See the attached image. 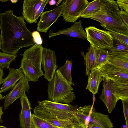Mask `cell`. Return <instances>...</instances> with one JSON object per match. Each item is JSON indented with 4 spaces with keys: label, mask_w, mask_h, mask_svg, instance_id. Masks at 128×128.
Instances as JSON below:
<instances>
[{
    "label": "cell",
    "mask_w": 128,
    "mask_h": 128,
    "mask_svg": "<svg viewBox=\"0 0 128 128\" xmlns=\"http://www.w3.org/2000/svg\"><path fill=\"white\" fill-rule=\"evenodd\" d=\"M9 69L8 74L4 79L3 84L0 88V93H1L13 88L17 82L24 75L22 69L20 67L17 69L14 68H10Z\"/></svg>",
    "instance_id": "cell-17"
},
{
    "label": "cell",
    "mask_w": 128,
    "mask_h": 128,
    "mask_svg": "<svg viewBox=\"0 0 128 128\" xmlns=\"http://www.w3.org/2000/svg\"><path fill=\"white\" fill-rule=\"evenodd\" d=\"M72 62L67 59L64 65L58 70L65 79L71 85L74 84L72 82Z\"/></svg>",
    "instance_id": "cell-24"
},
{
    "label": "cell",
    "mask_w": 128,
    "mask_h": 128,
    "mask_svg": "<svg viewBox=\"0 0 128 128\" xmlns=\"http://www.w3.org/2000/svg\"><path fill=\"white\" fill-rule=\"evenodd\" d=\"M103 88L99 98L107 108L108 112L111 114L118 101L116 94L115 85L113 80L102 77Z\"/></svg>",
    "instance_id": "cell-8"
},
{
    "label": "cell",
    "mask_w": 128,
    "mask_h": 128,
    "mask_svg": "<svg viewBox=\"0 0 128 128\" xmlns=\"http://www.w3.org/2000/svg\"><path fill=\"white\" fill-rule=\"evenodd\" d=\"M109 53V62L119 68L128 70V52Z\"/></svg>",
    "instance_id": "cell-20"
},
{
    "label": "cell",
    "mask_w": 128,
    "mask_h": 128,
    "mask_svg": "<svg viewBox=\"0 0 128 128\" xmlns=\"http://www.w3.org/2000/svg\"><path fill=\"white\" fill-rule=\"evenodd\" d=\"M33 111L36 116L44 120L47 119L71 120L72 114L78 106H73L55 102L48 100L38 101Z\"/></svg>",
    "instance_id": "cell-4"
},
{
    "label": "cell",
    "mask_w": 128,
    "mask_h": 128,
    "mask_svg": "<svg viewBox=\"0 0 128 128\" xmlns=\"http://www.w3.org/2000/svg\"><path fill=\"white\" fill-rule=\"evenodd\" d=\"M42 64L44 71V77L50 82L53 78L58 67L56 56L54 50L44 48Z\"/></svg>",
    "instance_id": "cell-11"
},
{
    "label": "cell",
    "mask_w": 128,
    "mask_h": 128,
    "mask_svg": "<svg viewBox=\"0 0 128 128\" xmlns=\"http://www.w3.org/2000/svg\"><path fill=\"white\" fill-rule=\"evenodd\" d=\"M103 76L113 80H128V70L115 66L108 61L100 68Z\"/></svg>",
    "instance_id": "cell-12"
},
{
    "label": "cell",
    "mask_w": 128,
    "mask_h": 128,
    "mask_svg": "<svg viewBox=\"0 0 128 128\" xmlns=\"http://www.w3.org/2000/svg\"><path fill=\"white\" fill-rule=\"evenodd\" d=\"M3 69L0 67V86L3 83L4 80L3 78L4 74Z\"/></svg>",
    "instance_id": "cell-36"
},
{
    "label": "cell",
    "mask_w": 128,
    "mask_h": 128,
    "mask_svg": "<svg viewBox=\"0 0 128 128\" xmlns=\"http://www.w3.org/2000/svg\"><path fill=\"white\" fill-rule=\"evenodd\" d=\"M44 0H24L23 2L22 17L27 22H34L36 14Z\"/></svg>",
    "instance_id": "cell-15"
},
{
    "label": "cell",
    "mask_w": 128,
    "mask_h": 128,
    "mask_svg": "<svg viewBox=\"0 0 128 128\" xmlns=\"http://www.w3.org/2000/svg\"><path fill=\"white\" fill-rule=\"evenodd\" d=\"M48 2L49 4L51 6L56 4L57 3L56 1L54 0H49Z\"/></svg>",
    "instance_id": "cell-39"
},
{
    "label": "cell",
    "mask_w": 128,
    "mask_h": 128,
    "mask_svg": "<svg viewBox=\"0 0 128 128\" xmlns=\"http://www.w3.org/2000/svg\"><path fill=\"white\" fill-rule=\"evenodd\" d=\"M86 126L92 124L102 128H112L113 124L108 116L95 111L92 108L86 121Z\"/></svg>",
    "instance_id": "cell-16"
},
{
    "label": "cell",
    "mask_w": 128,
    "mask_h": 128,
    "mask_svg": "<svg viewBox=\"0 0 128 128\" xmlns=\"http://www.w3.org/2000/svg\"><path fill=\"white\" fill-rule=\"evenodd\" d=\"M63 2L56 8L43 12L40 16V21L37 24V31L46 33L51 26L61 16Z\"/></svg>",
    "instance_id": "cell-10"
},
{
    "label": "cell",
    "mask_w": 128,
    "mask_h": 128,
    "mask_svg": "<svg viewBox=\"0 0 128 128\" xmlns=\"http://www.w3.org/2000/svg\"><path fill=\"white\" fill-rule=\"evenodd\" d=\"M81 54L84 56V63L86 65V75L88 76L92 70L96 68L95 48L90 45L85 55L82 53Z\"/></svg>",
    "instance_id": "cell-21"
},
{
    "label": "cell",
    "mask_w": 128,
    "mask_h": 128,
    "mask_svg": "<svg viewBox=\"0 0 128 128\" xmlns=\"http://www.w3.org/2000/svg\"><path fill=\"white\" fill-rule=\"evenodd\" d=\"M61 16L65 22L74 23L89 4L87 0H64Z\"/></svg>",
    "instance_id": "cell-7"
},
{
    "label": "cell",
    "mask_w": 128,
    "mask_h": 128,
    "mask_svg": "<svg viewBox=\"0 0 128 128\" xmlns=\"http://www.w3.org/2000/svg\"><path fill=\"white\" fill-rule=\"evenodd\" d=\"M118 100L128 98V80H113Z\"/></svg>",
    "instance_id": "cell-22"
},
{
    "label": "cell",
    "mask_w": 128,
    "mask_h": 128,
    "mask_svg": "<svg viewBox=\"0 0 128 128\" xmlns=\"http://www.w3.org/2000/svg\"><path fill=\"white\" fill-rule=\"evenodd\" d=\"M85 29L87 40L95 48L107 50L113 47V38L108 31L94 26H88Z\"/></svg>",
    "instance_id": "cell-6"
},
{
    "label": "cell",
    "mask_w": 128,
    "mask_h": 128,
    "mask_svg": "<svg viewBox=\"0 0 128 128\" xmlns=\"http://www.w3.org/2000/svg\"><path fill=\"white\" fill-rule=\"evenodd\" d=\"M101 3L100 0H96L89 2L80 15V17L86 18L94 14L100 10Z\"/></svg>",
    "instance_id": "cell-23"
},
{
    "label": "cell",
    "mask_w": 128,
    "mask_h": 128,
    "mask_svg": "<svg viewBox=\"0 0 128 128\" xmlns=\"http://www.w3.org/2000/svg\"><path fill=\"white\" fill-rule=\"evenodd\" d=\"M0 22L2 52L16 54L20 49L35 44L23 18L14 15L12 10L0 14Z\"/></svg>",
    "instance_id": "cell-1"
},
{
    "label": "cell",
    "mask_w": 128,
    "mask_h": 128,
    "mask_svg": "<svg viewBox=\"0 0 128 128\" xmlns=\"http://www.w3.org/2000/svg\"><path fill=\"white\" fill-rule=\"evenodd\" d=\"M48 100L70 104L76 99L73 88L64 78L58 69L52 79L48 84Z\"/></svg>",
    "instance_id": "cell-5"
},
{
    "label": "cell",
    "mask_w": 128,
    "mask_h": 128,
    "mask_svg": "<svg viewBox=\"0 0 128 128\" xmlns=\"http://www.w3.org/2000/svg\"><path fill=\"white\" fill-rule=\"evenodd\" d=\"M113 38L118 40L128 45V34L116 32L110 30H107Z\"/></svg>",
    "instance_id": "cell-30"
},
{
    "label": "cell",
    "mask_w": 128,
    "mask_h": 128,
    "mask_svg": "<svg viewBox=\"0 0 128 128\" xmlns=\"http://www.w3.org/2000/svg\"><path fill=\"white\" fill-rule=\"evenodd\" d=\"M20 98L21 106L19 118L20 126L22 128H34L31 112V106L26 94Z\"/></svg>",
    "instance_id": "cell-14"
},
{
    "label": "cell",
    "mask_w": 128,
    "mask_h": 128,
    "mask_svg": "<svg viewBox=\"0 0 128 128\" xmlns=\"http://www.w3.org/2000/svg\"><path fill=\"white\" fill-rule=\"evenodd\" d=\"M17 57L16 54L0 52V67L3 69H9L11 62L15 61Z\"/></svg>",
    "instance_id": "cell-26"
},
{
    "label": "cell",
    "mask_w": 128,
    "mask_h": 128,
    "mask_svg": "<svg viewBox=\"0 0 128 128\" xmlns=\"http://www.w3.org/2000/svg\"><path fill=\"white\" fill-rule=\"evenodd\" d=\"M123 107V112L125 118L126 128H128V98L121 100Z\"/></svg>",
    "instance_id": "cell-31"
},
{
    "label": "cell",
    "mask_w": 128,
    "mask_h": 128,
    "mask_svg": "<svg viewBox=\"0 0 128 128\" xmlns=\"http://www.w3.org/2000/svg\"><path fill=\"white\" fill-rule=\"evenodd\" d=\"M32 36L35 44L41 45L42 40L39 33L37 31H34L32 32Z\"/></svg>",
    "instance_id": "cell-33"
},
{
    "label": "cell",
    "mask_w": 128,
    "mask_h": 128,
    "mask_svg": "<svg viewBox=\"0 0 128 128\" xmlns=\"http://www.w3.org/2000/svg\"><path fill=\"white\" fill-rule=\"evenodd\" d=\"M49 1V0H44L36 14L35 17L34 22L36 23L37 22L38 18L40 16L42 13L43 12L44 8L46 4Z\"/></svg>",
    "instance_id": "cell-32"
},
{
    "label": "cell",
    "mask_w": 128,
    "mask_h": 128,
    "mask_svg": "<svg viewBox=\"0 0 128 128\" xmlns=\"http://www.w3.org/2000/svg\"><path fill=\"white\" fill-rule=\"evenodd\" d=\"M88 82L86 88L93 94L98 92L100 84L102 80L103 74L99 68L92 70L88 76Z\"/></svg>",
    "instance_id": "cell-19"
},
{
    "label": "cell",
    "mask_w": 128,
    "mask_h": 128,
    "mask_svg": "<svg viewBox=\"0 0 128 128\" xmlns=\"http://www.w3.org/2000/svg\"><path fill=\"white\" fill-rule=\"evenodd\" d=\"M8 1V0H0V1L2 2H7Z\"/></svg>",
    "instance_id": "cell-44"
},
{
    "label": "cell",
    "mask_w": 128,
    "mask_h": 128,
    "mask_svg": "<svg viewBox=\"0 0 128 128\" xmlns=\"http://www.w3.org/2000/svg\"><path fill=\"white\" fill-rule=\"evenodd\" d=\"M45 120L58 128H74L73 123L71 119H47Z\"/></svg>",
    "instance_id": "cell-27"
},
{
    "label": "cell",
    "mask_w": 128,
    "mask_h": 128,
    "mask_svg": "<svg viewBox=\"0 0 128 128\" xmlns=\"http://www.w3.org/2000/svg\"><path fill=\"white\" fill-rule=\"evenodd\" d=\"M100 10L86 18L99 22L106 30L128 34V28L122 22L119 14L120 10L116 2L113 0H100Z\"/></svg>",
    "instance_id": "cell-2"
},
{
    "label": "cell",
    "mask_w": 128,
    "mask_h": 128,
    "mask_svg": "<svg viewBox=\"0 0 128 128\" xmlns=\"http://www.w3.org/2000/svg\"><path fill=\"white\" fill-rule=\"evenodd\" d=\"M4 99V96L2 95L0 93V100Z\"/></svg>",
    "instance_id": "cell-42"
},
{
    "label": "cell",
    "mask_w": 128,
    "mask_h": 128,
    "mask_svg": "<svg viewBox=\"0 0 128 128\" xmlns=\"http://www.w3.org/2000/svg\"><path fill=\"white\" fill-rule=\"evenodd\" d=\"M87 128H102L100 127L92 124H88Z\"/></svg>",
    "instance_id": "cell-37"
},
{
    "label": "cell",
    "mask_w": 128,
    "mask_h": 128,
    "mask_svg": "<svg viewBox=\"0 0 128 128\" xmlns=\"http://www.w3.org/2000/svg\"><path fill=\"white\" fill-rule=\"evenodd\" d=\"M120 10H123L128 12V0H118L116 1Z\"/></svg>",
    "instance_id": "cell-34"
},
{
    "label": "cell",
    "mask_w": 128,
    "mask_h": 128,
    "mask_svg": "<svg viewBox=\"0 0 128 128\" xmlns=\"http://www.w3.org/2000/svg\"><path fill=\"white\" fill-rule=\"evenodd\" d=\"M62 1V0H58V2H57L56 4V6H58V5L61 3Z\"/></svg>",
    "instance_id": "cell-41"
},
{
    "label": "cell",
    "mask_w": 128,
    "mask_h": 128,
    "mask_svg": "<svg viewBox=\"0 0 128 128\" xmlns=\"http://www.w3.org/2000/svg\"><path fill=\"white\" fill-rule=\"evenodd\" d=\"M81 20L76 22L70 28H63L54 33L52 30H50L48 38L52 37L61 34H63L74 38H78L83 40L87 38L86 32L84 30L82 25Z\"/></svg>",
    "instance_id": "cell-13"
},
{
    "label": "cell",
    "mask_w": 128,
    "mask_h": 128,
    "mask_svg": "<svg viewBox=\"0 0 128 128\" xmlns=\"http://www.w3.org/2000/svg\"><path fill=\"white\" fill-rule=\"evenodd\" d=\"M32 118L34 128H58L34 114H32Z\"/></svg>",
    "instance_id": "cell-28"
},
{
    "label": "cell",
    "mask_w": 128,
    "mask_h": 128,
    "mask_svg": "<svg viewBox=\"0 0 128 128\" xmlns=\"http://www.w3.org/2000/svg\"><path fill=\"white\" fill-rule=\"evenodd\" d=\"M10 2L12 3H16L18 1V0H10Z\"/></svg>",
    "instance_id": "cell-40"
},
{
    "label": "cell",
    "mask_w": 128,
    "mask_h": 128,
    "mask_svg": "<svg viewBox=\"0 0 128 128\" xmlns=\"http://www.w3.org/2000/svg\"><path fill=\"white\" fill-rule=\"evenodd\" d=\"M43 48L42 45L35 44L21 54L20 68L29 81L37 82L44 75L41 68Z\"/></svg>",
    "instance_id": "cell-3"
},
{
    "label": "cell",
    "mask_w": 128,
    "mask_h": 128,
    "mask_svg": "<svg viewBox=\"0 0 128 128\" xmlns=\"http://www.w3.org/2000/svg\"><path fill=\"white\" fill-rule=\"evenodd\" d=\"M109 53L106 50L95 48L96 68H100L108 62Z\"/></svg>",
    "instance_id": "cell-25"
},
{
    "label": "cell",
    "mask_w": 128,
    "mask_h": 128,
    "mask_svg": "<svg viewBox=\"0 0 128 128\" xmlns=\"http://www.w3.org/2000/svg\"><path fill=\"white\" fill-rule=\"evenodd\" d=\"M113 38V46L107 50L109 52H128V45Z\"/></svg>",
    "instance_id": "cell-29"
},
{
    "label": "cell",
    "mask_w": 128,
    "mask_h": 128,
    "mask_svg": "<svg viewBox=\"0 0 128 128\" xmlns=\"http://www.w3.org/2000/svg\"><path fill=\"white\" fill-rule=\"evenodd\" d=\"M92 106L86 105L78 107L72 114L71 119L74 128H86V121L92 108Z\"/></svg>",
    "instance_id": "cell-18"
},
{
    "label": "cell",
    "mask_w": 128,
    "mask_h": 128,
    "mask_svg": "<svg viewBox=\"0 0 128 128\" xmlns=\"http://www.w3.org/2000/svg\"><path fill=\"white\" fill-rule=\"evenodd\" d=\"M119 14L123 22L128 28V12L120 10Z\"/></svg>",
    "instance_id": "cell-35"
},
{
    "label": "cell",
    "mask_w": 128,
    "mask_h": 128,
    "mask_svg": "<svg viewBox=\"0 0 128 128\" xmlns=\"http://www.w3.org/2000/svg\"><path fill=\"white\" fill-rule=\"evenodd\" d=\"M4 112L2 111V108L0 104V123H2L3 121L2 120V116Z\"/></svg>",
    "instance_id": "cell-38"
},
{
    "label": "cell",
    "mask_w": 128,
    "mask_h": 128,
    "mask_svg": "<svg viewBox=\"0 0 128 128\" xmlns=\"http://www.w3.org/2000/svg\"><path fill=\"white\" fill-rule=\"evenodd\" d=\"M0 128H6V127L3 126H0Z\"/></svg>",
    "instance_id": "cell-45"
},
{
    "label": "cell",
    "mask_w": 128,
    "mask_h": 128,
    "mask_svg": "<svg viewBox=\"0 0 128 128\" xmlns=\"http://www.w3.org/2000/svg\"><path fill=\"white\" fill-rule=\"evenodd\" d=\"M2 46V43L1 39V37L0 36V49L1 50Z\"/></svg>",
    "instance_id": "cell-43"
},
{
    "label": "cell",
    "mask_w": 128,
    "mask_h": 128,
    "mask_svg": "<svg viewBox=\"0 0 128 128\" xmlns=\"http://www.w3.org/2000/svg\"><path fill=\"white\" fill-rule=\"evenodd\" d=\"M29 80L24 75L12 89L7 95L4 96V110L7 109L9 106L18 98L23 96L25 92H29Z\"/></svg>",
    "instance_id": "cell-9"
}]
</instances>
